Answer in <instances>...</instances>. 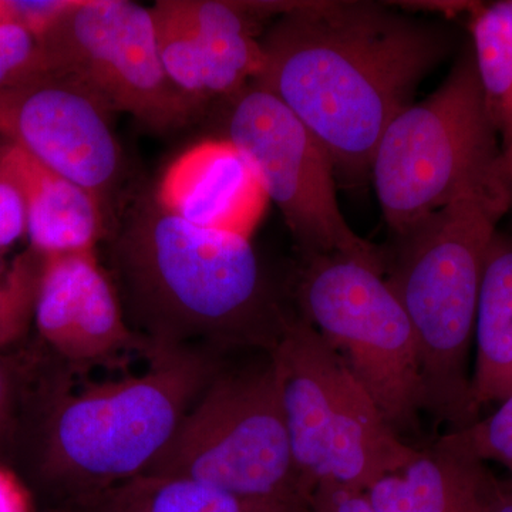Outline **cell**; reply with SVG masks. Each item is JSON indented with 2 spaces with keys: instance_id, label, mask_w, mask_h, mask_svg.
<instances>
[{
  "instance_id": "484cf974",
  "label": "cell",
  "mask_w": 512,
  "mask_h": 512,
  "mask_svg": "<svg viewBox=\"0 0 512 512\" xmlns=\"http://www.w3.org/2000/svg\"><path fill=\"white\" fill-rule=\"evenodd\" d=\"M0 512H30L29 495L18 478L0 467Z\"/></svg>"
},
{
  "instance_id": "9a60e30c",
  "label": "cell",
  "mask_w": 512,
  "mask_h": 512,
  "mask_svg": "<svg viewBox=\"0 0 512 512\" xmlns=\"http://www.w3.org/2000/svg\"><path fill=\"white\" fill-rule=\"evenodd\" d=\"M0 161L8 167L25 202L30 248L42 255L96 248L106 232L103 204L96 195L13 144L0 147Z\"/></svg>"
},
{
  "instance_id": "8fae6325",
  "label": "cell",
  "mask_w": 512,
  "mask_h": 512,
  "mask_svg": "<svg viewBox=\"0 0 512 512\" xmlns=\"http://www.w3.org/2000/svg\"><path fill=\"white\" fill-rule=\"evenodd\" d=\"M110 113L73 77L43 74L0 90V137L103 204L123 167Z\"/></svg>"
},
{
  "instance_id": "44dd1931",
  "label": "cell",
  "mask_w": 512,
  "mask_h": 512,
  "mask_svg": "<svg viewBox=\"0 0 512 512\" xmlns=\"http://www.w3.org/2000/svg\"><path fill=\"white\" fill-rule=\"evenodd\" d=\"M43 258L30 248L16 259L12 271L0 282V346L19 339L35 318Z\"/></svg>"
},
{
  "instance_id": "8992f818",
  "label": "cell",
  "mask_w": 512,
  "mask_h": 512,
  "mask_svg": "<svg viewBox=\"0 0 512 512\" xmlns=\"http://www.w3.org/2000/svg\"><path fill=\"white\" fill-rule=\"evenodd\" d=\"M370 173L384 220L397 238L468 191L510 184L471 47L436 92L394 117Z\"/></svg>"
},
{
  "instance_id": "5bb4252c",
  "label": "cell",
  "mask_w": 512,
  "mask_h": 512,
  "mask_svg": "<svg viewBox=\"0 0 512 512\" xmlns=\"http://www.w3.org/2000/svg\"><path fill=\"white\" fill-rule=\"evenodd\" d=\"M154 195L195 227L248 239L269 202L255 165L228 138L185 150L168 165Z\"/></svg>"
},
{
  "instance_id": "4fadbf2b",
  "label": "cell",
  "mask_w": 512,
  "mask_h": 512,
  "mask_svg": "<svg viewBox=\"0 0 512 512\" xmlns=\"http://www.w3.org/2000/svg\"><path fill=\"white\" fill-rule=\"evenodd\" d=\"M43 256L33 320L50 348L77 365L109 359L128 346L144 348L94 249Z\"/></svg>"
},
{
  "instance_id": "4316f807",
  "label": "cell",
  "mask_w": 512,
  "mask_h": 512,
  "mask_svg": "<svg viewBox=\"0 0 512 512\" xmlns=\"http://www.w3.org/2000/svg\"><path fill=\"white\" fill-rule=\"evenodd\" d=\"M13 392V376L10 373L8 362L0 357V424L5 420L10 406Z\"/></svg>"
},
{
  "instance_id": "52a82bcc",
  "label": "cell",
  "mask_w": 512,
  "mask_h": 512,
  "mask_svg": "<svg viewBox=\"0 0 512 512\" xmlns=\"http://www.w3.org/2000/svg\"><path fill=\"white\" fill-rule=\"evenodd\" d=\"M147 474L190 478L254 500H309L271 360L248 372L221 370Z\"/></svg>"
},
{
  "instance_id": "5b68a950",
  "label": "cell",
  "mask_w": 512,
  "mask_h": 512,
  "mask_svg": "<svg viewBox=\"0 0 512 512\" xmlns=\"http://www.w3.org/2000/svg\"><path fill=\"white\" fill-rule=\"evenodd\" d=\"M268 355L306 493L320 484L367 491L416 456L348 363L301 316L288 319Z\"/></svg>"
},
{
  "instance_id": "d4e9b609",
  "label": "cell",
  "mask_w": 512,
  "mask_h": 512,
  "mask_svg": "<svg viewBox=\"0 0 512 512\" xmlns=\"http://www.w3.org/2000/svg\"><path fill=\"white\" fill-rule=\"evenodd\" d=\"M311 512H377L367 491L320 484L311 495Z\"/></svg>"
},
{
  "instance_id": "f1b7e54d",
  "label": "cell",
  "mask_w": 512,
  "mask_h": 512,
  "mask_svg": "<svg viewBox=\"0 0 512 512\" xmlns=\"http://www.w3.org/2000/svg\"><path fill=\"white\" fill-rule=\"evenodd\" d=\"M5 20V8H3V0H0V23Z\"/></svg>"
},
{
  "instance_id": "603a6c76",
  "label": "cell",
  "mask_w": 512,
  "mask_h": 512,
  "mask_svg": "<svg viewBox=\"0 0 512 512\" xmlns=\"http://www.w3.org/2000/svg\"><path fill=\"white\" fill-rule=\"evenodd\" d=\"M26 234L25 202L16 181L0 161V252Z\"/></svg>"
},
{
  "instance_id": "ac0fdd59",
  "label": "cell",
  "mask_w": 512,
  "mask_h": 512,
  "mask_svg": "<svg viewBox=\"0 0 512 512\" xmlns=\"http://www.w3.org/2000/svg\"><path fill=\"white\" fill-rule=\"evenodd\" d=\"M94 512H311V498L264 501L183 477L140 476L84 501Z\"/></svg>"
},
{
  "instance_id": "ffe728a7",
  "label": "cell",
  "mask_w": 512,
  "mask_h": 512,
  "mask_svg": "<svg viewBox=\"0 0 512 512\" xmlns=\"http://www.w3.org/2000/svg\"><path fill=\"white\" fill-rule=\"evenodd\" d=\"M436 444L484 464H501L510 471L512 480V392L493 414L463 429L451 430Z\"/></svg>"
},
{
  "instance_id": "d6986e66",
  "label": "cell",
  "mask_w": 512,
  "mask_h": 512,
  "mask_svg": "<svg viewBox=\"0 0 512 512\" xmlns=\"http://www.w3.org/2000/svg\"><path fill=\"white\" fill-rule=\"evenodd\" d=\"M470 33L485 107L500 140L504 173L512 185V0L474 9Z\"/></svg>"
},
{
  "instance_id": "2e32d148",
  "label": "cell",
  "mask_w": 512,
  "mask_h": 512,
  "mask_svg": "<svg viewBox=\"0 0 512 512\" xmlns=\"http://www.w3.org/2000/svg\"><path fill=\"white\" fill-rule=\"evenodd\" d=\"M500 484L481 461L433 444L367 495L377 512H493Z\"/></svg>"
},
{
  "instance_id": "7c38bea8",
  "label": "cell",
  "mask_w": 512,
  "mask_h": 512,
  "mask_svg": "<svg viewBox=\"0 0 512 512\" xmlns=\"http://www.w3.org/2000/svg\"><path fill=\"white\" fill-rule=\"evenodd\" d=\"M285 3L160 0L151 6L158 52L178 89L204 104L231 97L261 73L259 23Z\"/></svg>"
},
{
  "instance_id": "30bf717a",
  "label": "cell",
  "mask_w": 512,
  "mask_h": 512,
  "mask_svg": "<svg viewBox=\"0 0 512 512\" xmlns=\"http://www.w3.org/2000/svg\"><path fill=\"white\" fill-rule=\"evenodd\" d=\"M227 137L252 161L303 258L340 254L383 269L384 255L349 227L335 165L318 138L278 97L254 82L229 97Z\"/></svg>"
},
{
  "instance_id": "3957f363",
  "label": "cell",
  "mask_w": 512,
  "mask_h": 512,
  "mask_svg": "<svg viewBox=\"0 0 512 512\" xmlns=\"http://www.w3.org/2000/svg\"><path fill=\"white\" fill-rule=\"evenodd\" d=\"M505 181L460 195L399 237L387 281L412 320L426 410L453 430L478 420L471 402L468 352L478 298L498 221L510 210Z\"/></svg>"
},
{
  "instance_id": "f546056e",
  "label": "cell",
  "mask_w": 512,
  "mask_h": 512,
  "mask_svg": "<svg viewBox=\"0 0 512 512\" xmlns=\"http://www.w3.org/2000/svg\"><path fill=\"white\" fill-rule=\"evenodd\" d=\"M512 205V204H511Z\"/></svg>"
},
{
  "instance_id": "cb8c5ba5",
  "label": "cell",
  "mask_w": 512,
  "mask_h": 512,
  "mask_svg": "<svg viewBox=\"0 0 512 512\" xmlns=\"http://www.w3.org/2000/svg\"><path fill=\"white\" fill-rule=\"evenodd\" d=\"M74 0H3L5 19L30 30L39 39Z\"/></svg>"
},
{
  "instance_id": "7a4b0ae2",
  "label": "cell",
  "mask_w": 512,
  "mask_h": 512,
  "mask_svg": "<svg viewBox=\"0 0 512 512\" xmlns=\"http://www.w3.org/2000/svg\"><path fill=\"white\" fill-rule=\"evenodd\" d=\"M114 286L144 348H261L291 318L251 239L195 227L154 192L127 211L113 245Z\"/></svg>"
},
{
  "instance_id": "6da1fadb",
  "label": "cell",
  "mask_w": 512,
  "mask_h": 512,
  "mask_svg": "<svg viewBox=\"0 0 512 512\" xmlns=\"http://www.w3.org/2000/svg\"><path fill=\"white\" fill-rule=\"evenodd\" d=\"M252 82L278 97L350 183L370 173L386 127L454 50L450 29L370 2L286 3Z\"/></svg>"
},
{
  "instance_id": "e0dca14e",
  "label": "cell",
  "mask_w": 512,
  "mask_h": 512,
  "mask_svg": "<svg viewBox=\"0 0 512 512\" xmlns=\"http://www.w3.org/2000/svg\"><path fill=\"white\" fill-rule=\"evenodd\" d=\"M474 410L500 403L512 392V238L497 232L485 262L478 298Z\"/></svg>"
},
{
  "instance_id": "ba28073f",
  "label": "cell",
  "mask_w": 512,
  "mask_h": 512,
  "mask_svg": "<svg viewBox=\"0 0 512 512\" xmlns=\"http://www.w3.org/2000/svg\"><path fill=\"white\" fill-rule=\"evenodd\" d=\"M383 269L340 254L303 258L299 316L343 357L396 433L426 410L412 320Z\"/></svg>"
},
{
  "instance_id": "83f0119b",
  "label": "cell",
  "mask_w": 512,
  "mask_h": 512,
  "mask_svg": "<svg viewBox=\"0 0 512 512\" xmlns=\"http://www.w3.org/2000/svg\"><path fill=\"white\" fill-rule=\"evenodd\" d=\"M493 512H512V480L501 481Z\"/></svg>"
},
{
  "instance_id": "7402d4cb",
  "label": "cell",
  "mask_w": 512,
  "mask_h": 512,
  "mask_svg": "<svg viewBox=\"0 0 512 512\" xmlns=\"http://www.w3.org/2000/svg\"><path fill=\"white\" fill-rule=\"evenodd\" d=\"M40 40L18 23H0V90L49 74Z\"/></svg>"
},
{
  "instance_id": "277c9868",
  "label": "cell",
  "mask_w": 512,
  "mask_h": 512,
  "mask_svg": "<svg viewBox=\"0 0 512 512\" xmlns=\"http://www.w3.org/2000/svg\"><path fill=\"white\" fill-rule=\"evenodd\" d=\"M147 350L140 375L62 394L47 414L43 471L83 501L147 474L222 370L215 350Z\"/></svg>"
},
{
  "instance_id": "9c48e42d",
  "label": "cell",
  "mask_w": 512,
  "mask_h": 512,
  "mask_svg": "<svg viewBox=\"0 0 512 512\" xmlns=\"http://www.w3.org/2000/svg\"><path fill=\"white\" fill-rule=\"evenodd\" d=\"M39 40L50 73L73 77L111 111L131 114L153 130L183 127L204 106L165 72L146 6L74 0Z\"/></svg>"
}]
</instances>
